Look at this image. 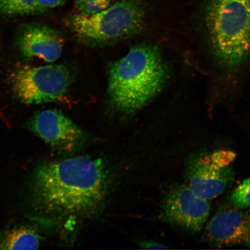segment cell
I'll use <instances>...</instances> for the list:
<instances>
[{
  "label": "cell",
  "instance_id": "6da1fadb",
  "mask_svg": "<svg viewBox=\"0 0 250 250\" xmlns=\"http://www.w3.org/2000/svg\"><path fill=\"white\" fill-rule=\"evenodd\" d=\"M107 186L101 159L76 156L40 166L31 184V199L44 216H87L101 207Z\"/></svg>",
  "mask_w": 250,
  "mask_h": 250
},
{
  "label": "cell",
  "instance_id": "7a4b0ae2",
  "mask_svg": "<svg viewBox=\"0 0 250 250\" xmlns=\"http://www.w3.org/2000/svg\"><path fill=\"white\" fill-rule=\"evenodd\" d=\"M168 70L158 46L143 43L109 65V102L115 110L135 114L164 88Z\"/></svg>",
  "mask_w": 250,
  "mask_h": 250
},
{
  "label": "cell",
  "instance_id": "3957f363",
  "mask_svg": "<svg viewBox=\"0 0 250 250\" xmlns=\"http://www.w3.org/2000/svg\"><path fill=\"white\" fill-rule=\"evenodd\" d=\"M206 21L215 56L236 69L250 54V0H208Z\"/></svg>",
  "mask_w": 250,
  "mask_h": 250
},
{
  "label": "cell",
  "instance_id": "277c9868",
  "mask_svg": "<svg viewBox=\"0 0 250 250\" xmlns=\"http://www.w3.org/2000/svg\"><path fill=\"white\" fill-rule=\"evenodd\" d=\"M144 0H122L98 14L68 16L66 23L84 44L103 46L129 38L143 29Z\"/></svg>",
  "mask_w": 250,
  "mask_h": 250
},
{
  "label": "cell",
  "instance_id": "5b68a950",
  "mask_svg": "<svg viewBox=\"0 0 250 250\" xmlns=\"http://www.w3.org/2000/svg\"><path fill=\"white\" fill-rule=\"evenodd\" d=\"M236 157L235 152L226 149L192 155L186 164L188 185L208 201L217 198L234 182L232 164Z\"/></svg>",
  "mask_w": 250,
  "mask_h": 250
},
{
  "label": "cell",
  "instance_id": "8992f818",
  "mask_svg": "<svg viewBox=\"0 0 250 250\" xmlns=\"http://www.w3.org/2000/svg\"><path fill=\"white\" fill-rule=\"evenodd\" d=\"M71 83L68 68L62 65L25 67L12 76L11 85L16 98L26 104H41L60 100Z\"/></svg>",
  "mask_w": 250,
  "mask_h": 250
},
{
  "label": "cell",
  "instance_id": "52a82bcc",
  "mask_svg": "<svg viewBox=\"0 0 250 250\" xmlns=\"http://www.w3.org/2000/svg\"><path fill=\"white\" fill-rule=\"evenodd\" d=\"M208 200L203 198L188 184L171 188L162 206V217L172 224L193 233L203 229L210 214Z\"/></svg>",
  "mask_w": 250,
  "mask_h": 250
},
{
  "label": "cell",
  "instance_id": "ba28073f",
  "mask_svg": "<svg viewBox=\"0 0 250 250\" xmlns=\"http://www.w3.org/2000/svg\"><path fill=\"white\" fill-rule=\"evenodd\" d=\"M27 126L50 147L61 153L74 151L85 139L83 130L56 109L36 112L28 121Z\"/></svg>",
  "mask_w": 250,
  "mask_h": 250
},
{
  "label": "cell",
  "instance_id": "9c48e42d",
  "mask_svg": "<svg viewBox=\"0 0 250 250\" xmlns=\"http://www.w3.org/2000/svg\"><path fill=\"white\" fill-rule=\"evenodd\" d=\"M203 240L212 248H250V210L227 206L206 225Z\"/></svg>",
  "mask_w": 250,
  "mask_h": 250
},
{
  "label": "cell",
  "instance_id": "30bf717a",
  "mask_svg": "<svg viewBox=\"0 0 250 250\" xmlns=\"http://www.w3.org/2000/svg\"><path fill=\"white\" fill-rule=\"evenodd\" d=\"M17 44L25 58H38L52 62L61 57L63 39L60 33L47 25L33 23L21 28Z\"/></svg>",
  "mask_w": 250,
  "mask_h": 250
},
{
  "label": "cell",
  "instance_id": "8fae6325",
  "mask_svg": "<svg viewBox=\"0 0 250 250\" xmlns=\"http://www.w3.org/2000/svg\"><path fill=\"white\" fill-rule=\"evenodd\" d=\"M40 245L38 233L29 228H20L5 234L0 242V249L36 250Z\"/></svg>",
  "mask_w": 250,
  "mask_h": 250
},
{
  "label": "cell",
  "instance_id": "7c38bea8",
  "mask_svg": "<svg viewBox=\"0 0 250 250\" xmlns=\"http://www.w3.org/2000/svg\"><path fill=\"white\" fill-rule=\"evenodd\" d=\"M0 12L8 15L39 14L36 0H0Z\"/></svg>",
  "mask_w": 250,
  "mask_h": 250
},
{
  "label": "cell",
  "instance_id": "4fadbf2b",
  "mask_svg": "<svg viewBox=\"0 0 250 250\" xmlns=\"http://www.w3.org/2000/svg\"><path fill=\"white\" fill-rule=\"evenodd\" d=\"M115 0H74L77 14L89 16L107 9Z\"/></svg>",
  "mask_w": 250,
  "mask_h": 250
},
{
  "label": "cell",
  "instance_id": "5bb4252c",
  "mask_svg": "<svg viewBox=\"0 0 250 250\" xmlns=\"http://www.w3.org/2000/svg\"><path fill=\"white\" fill-rule=\"evenodd\" d=\"M230 201L232 206L237 208H250V177L244 180L233 190Z\"/></svg>",
  "mask_w": 250,
  "mask_h": 250
},
{
  "label": "cell",
  "instance_id": "9a60e30c",
  "mask_svg": "<svg viewBox=\"0 0 250 250\" xmlns=\"http://www.w3.org/2000/svg\"><path fill=\"white\" fill-rule=\"evenodd\" d=\"M67 0H36L39 14L43 13L49 9H54L65 4Z\"/></svg>",
  "mask_w": 250,
  "mask_h": 250
},
{
  "label": "cell",
  "instance_id": "2e32d148",
  "mask_svg": "<svg viewBox=\"0 0 250 250\" xmlns=\"http://www.w3.org/2000/svg\"><path fill=\"white\" fill-rule=\"evenodd\" d=\"M139 246L141 248L146 250L167 249V246H165L161 243L153 241H146V240H145V241L140 242Z\"/></svg>",
  "mask_w": 250,
  "mask_h": 250
}]
</instances>
